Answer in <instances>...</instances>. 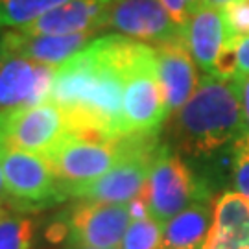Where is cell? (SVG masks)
I'll return each mask as SVG.
<instances>
[{"label":"cell","instance_id":"6da1fadb","mask_svg":"<svg viewBox=\"0 0 249 249\" xmlns=\"http://www.w3.org/2000/svg\"><path fill=\"white\" fill-rule=\"evenodd\" d=\"M139 43L122 34L104 36L57 65L48 102L63 111L71 133L104 141L124 137L125 67Z\"/></svg>","mask_w":249,"mask_h":249},{"label":"cell","instance_id":"7a4b0ae2","mask_svg":"<svg viewBox=\"0 0 249 249\" xmlns=\"http://www.w3.org/2000/svg\"><path fill=\"white\" fill-rule=\"evenodd\" d=\"M170 133L178 153L213 157L234 150L246 131L242 78L207 76L183 107L172 115Z\"/></svg>","mask_w":249,"mask_h":249},{"label":"cell","instance_id":"3957f363","mask_svg":"<svg viewBox=\"0 0 249 249\" xmlns=\"http://www.w3.org/2000/svg\"><path fill=\"white\" fill-rule=\"evenodd\" d=\"M166 118L168 109L159 83L155 48L139 43L125 67L122 133L124 137L155 135Z\"/></svg>","mask_w":249,"mask_h":249},{"label":"cell","instance_id":"277c9868","mask_svg":"<svg viewBox=\"0 0 249 249\" xmlns=\"http://www.w3.org/2000/svg\"><path fill=\"white\" fill-rule=\"evenodd\" d=\"M157 135L125 137V151L115 168L90 183L69 188L65 197L94 203H129L142 192L160 150Z\"/></svg>","mask_w":249,"mask_h":249},{"label":"cell","instance_id":"5b68a950","mask_svg":"<svg viewBox=\"0 0 249 249\" xmlns=\"http://www.w3.org/2000/svg\"><path fill=\"white\" fill-rule=\"evenodd\" d=\"M142 194L148 201L150 216L160 225L170 222L190 205L209 201L211 196L205 183L192 172L187 160L164 144H160Z\"/></svg>","mask_w":249,"mask_h":249},{"label":"cell","instance_id":"8992f818","mask_svg":"<svg viewBox=\"0 0 249 249\" xmlns=\"http://www.w3.org/2000/svg\"><path fill=\"white\" fill-rule=\"evenodd\" d=\"M129 223L127 203L83 201L46 229V240L71 248L120 249Z\"/></svg>","mask_w":249,"mask_h":249},{"label":"cell","instance_id":"52a82bcc","mask_svg":"<svg viewBox=\"0 0 249 249\" xmlns=\"http://www.w3.org/2000/svg\"><path fill=\"white\" fill-rule=\"evenodd\" d=\"M125 137L118 141H104L69 133L63 137L45 157L59 181L61 194L69 188L80 187L106 176L122 159Z\"/></svg>","mask_w":249,"mask_h":249},{"label":"cell","instance_id":"ba28073f","mask_svg":"<svg viewBox=\"0 0 249 249\" xmlns=\"http://www.w3.org/2000/svg\"><path fill=\"white\" fill-rule=\"evenodd\" d=\"M67 133L69 122L52 102L0 109V148L46 155Z\"/></svg>","mask_w":249,"mask_h":249},{"label":"cell","instance_id":"9c48e42d","mask_svg":"<svg viewBox=\"0 0 249 249\" xmlns=\"http://www.w3.org/2000/svg\"><path fill=\"white\" fill-rule=\"evenodd\" d=\"M0 172L9 201L20 209L43 207L63 199L59 181L45 155L0 148Z\"/></svg>","mask_w":249,"mask_h":249},{"label":"cell","instance_id":"30bf717a","mask_svg":"<svg viewBox=\"0 0 249 249\" xmlns=\"http://www.w3.org/2000/svg\"><path fill=\"white\" fill-rule=\"evenodd\" d=\"M106 28L155 46L183 41V28L174 22L159 0H111Z\"/></svg>","mask_w":249,"mask_h":249},{"label":"cell","instance_id":"8fae6325","mask_svg":"<svg viewBox=\"0 0 249 249\" xmlns=\"http://www.w3.org/2000/svg\"><path fill=\"white\" fill-rule=\"evenodd\" d=\"M0 72V107L37 106L48 102L55 69L53 65L30 61L15 55H2Z\"/></svg>","mask_w":249,"mask_h":249},{"label":"cell","instance_id":"7c38bea8","mask_svg":"<svg viewBox=\"0 0 249 249\" xmlns=\"http://www.w3.org/2000/svg\"><path fill=\"white\" fill-rule=\"evenodd\" d=\"M229 41L231 34L225 13L214 6L201 4L183 26V43L196 61L197 69L207 76L216 74L218 59Z\"/></svg>","mask_w":249,"mask_h":249},{"label":"cell","instance_id":"4fadbf2b","mask_svg":"<svg viewBox=\"0 0 249 249\" xmlns=\"http://www.w3.org/2000/svg\"><path fill=\"white\" fill-rule=\"evenodd\" d=\"M155 55L159 83L170 116L179 107L185 106L188 98L196 92L201 78L196 61L192 59L183 41L155 46Z\"/></svg>","mask_w":249,"mask_h":249},{"label":"cell","instance_id":"5bb4252c","mask_svg":"<svg viewBox=\"0 0 249 249\" xmlns=\"http://www.w3.org/2000/svg\"><path fill=\"white\" fill-rule=\"evenodd\" d=\"M111 0H71L36 18L18 32L26 36H69L106 30V15Z\"/></svg>","mask_w":249,"mask_h":249},{"label":"cell","instance_id":"9a60e30c","mask_svg":"<svg viewBox=\"0 0 249 249\" xmlns=\"http://www.w3.org/2000/svg\"><path fill=\"white\" fill-rule=\"evenodd\" d=\"M94 34L96 32L69 36H26L18 30H11L0 39V53L57 67L83 50L92 41Z\"/></svg>","mask_w":249,"mask_h":249},{"label":"cell","instance_id":"2e32d148","mask_svg":"<svg viewBox=\"0 0 249 249\" xmlns=\"http://www.w3.org/2000/svg\"><path fill=\"white\" fill-rule=\"evenodd\" d=\"M201 249H249V199L223 192L213 207V225Z\"/></svg>","mask_w":249,"mask_h":249},{"label":"cell","instance_id":"e0dca14e","mask_svg":"<svg viewBox=\"0 0 249 249\" xmlns=\"http://www.w3.org/2000/svg\"><path fill=\"white\" fill-rule=\"evenodd\" d=\"M213 225V207L197 201L162 225V249H201Z\"/></svg>","mask_w":249,"mask_h":249},{"label":"cell","instance_id":"ac0fdd59","mask_svg":"<svg viewBox=\"0 0 249 249\" xmlns=\"http://www.w3.org/2000/svg\"><path fill=\"white\" fill-rule=\"evenodd\" d=\"M11 201H0V249H32L36 222Z\"/></svg>","mask_w":249,"mask_h":249},{"label":"cell","instance_id":"d6986e66","mask_svg":"<svg viewBox=\"0 0 249 249\" xmlns=\"http://www.w3.org/2000/svg\"><path fill=\"white\" fill-rule=\"evenodd\" d=\"M71 0H0V28L18 30Z\"/></svg>","mask_w":249,"mask_h":249},{"label":"cell","instance_id":"ffe728a7","mask_svg":"<svg viewBox=\"0 0 249 249\" xmlns=\"http://www.w3.org/2000/svg\"><path fill=\"white\" fill-rule=\"evenodd\" d=\"M120 249H162V225L151 216L131 220Z\"/></svg>","mask_w":249,"mask_h":249},{"label":"cell","instance_id":"44dd1931","mask_svg":"<svg viewBox=\"0 0 249 249\" xmlns=\"http://www.w3.org/2000/svg\"><path fill=\"white\" fill-rule=\"evenodd\" d=\"M232 185L236 192L249 199V137L244 135L232 150Z\"/></svg>","mask_w":249,"mask_h":249},{"label":"cell","instance_id":"7402d4cb","mask_svg":"<svg viewBox=\"0 0 249 249\" xmlns=\"http://www.w3.org/2000/svg\"><path fill=\"white\" fill-rule=\"evenodd\" d=\"M223 13L231 39L249 36V0H234L223 8Z\"/></svg>","mask_w":249,"mask_h":249},{"label":"cell","instance_id":"603a6c76","mask_svg":"<svg viewBox=\"0 0 249 249\" xmlns=\"http://www.w3.org/2000/svg\"><path fill=\"white\" fill-rule=\"evenodd\" d=\"M160 6L168 11V15L174 18V22L178 26H185L190 15L196 11L203 0H159Z\"/></svg>","mask_w":249,"mask_h":249},{"label":"cell","instance_id":"cb8c5ba5","mask_svg":"<svg viewBox=\"0 0 249 249\" xmlns=\"http://www.w3.org/2000/svg\"><path fill=\"white\" fill-rule=\"evenodd\" d=\"M229 48L234 55V72L236 78H249V36L232 37Z\"/></svg>","mask_w":249,"mask_h":249},{"label":"cell","instance_id":"d4e9b609","mask_svg":"<svg viewBox=\"0 0 249 249\" xmlns=\"http://www.w3.org/2000/svg\"><path fill=\"white\" fill-rule=\"evenodd\" d=\"M242 106H244V118H246V131L249 137V78H242Z\"/></svg>","mask_w":249,"mask_h":249},{"label":"cell","instance_id":"484cf974","mask_svg":"<svg viewBox=\"0 0 249 249\" xmlns=\"http://www.w3.org/2000/svg\"><path fill=\"white\" fill-rule=\"evenodd\" d=\"M231 2H234V0H203V4H207V6H214V8H220V9L229 6Z\"/></svg>","mask_w":249,"mask_h":249},{"label":"cell","instance_id":"4316f807","mask_svg":"<svg viewBox=\"0 0 249 249\" xmlns=\"http://www.w3.org/2000/svg\"><path fill=\"white\" fill-rule=\"evenodd\" d=\"M0 201H9L8 192H6V185H4V178H2V172H0Z\"/></svg>","mask_w":249,"mask_h":249},{"label":"cell","instance_id":"83f0119b","mask_svg":"<svg viewBox=\"0 0 249 249\" xmlns=\"http://www.w3.org/2000/svg\"><path fill=\"white\" fill-rule=\"evenodd\" d=\"M2 65H4V57H2V53H0V72H2ZM2 109V107H0Z\"/></svg>","mask_w":249,"mask_h":249},{"label":"cell","instance_id":"f1b7e54d","mask_svg":"<svg viewBox=\"0 0 249 249\" xmlns=\"http://www.w3.org/2000/svg\"><path fill=\"white\" fill-rule=\"evenodd\" d=\"M63 249H89V248H71V246H63Z\"/></svg>","mask_w":249,"mask_h":249}]
</instances>
